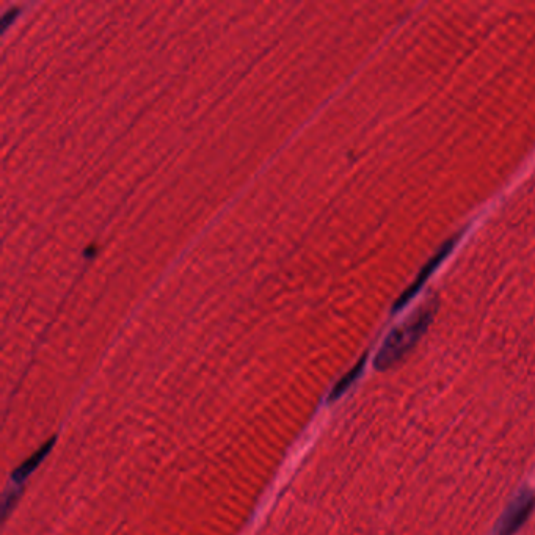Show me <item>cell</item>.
Segmentation results:
<instances>
[{
	"instance_id": "1",
	"label": "cell",
	"mask_w": 535,
	"mask_h": 535,
	"mask_svg": "<svg viewBox=\"0 0 535 535\" xmlns=\"http://www.w3.org/2000/svg\"><path fill=\"white\" fill-rule=\"evenodd\" d=\"M430 319H432L430 311L419 310L410 321L393 330L390 336L386 338L385 343H383L377 358H375V368L383 371V369L390 368L394 363L401 360L408 350L418 343L421 335L426 332Z\"/></svg>"
},
{
	"instance_id": "2",
	"label": "cell",
	"mask_w": 535,
	"mask_h": 535,
	"mask_svg": "<svg viewBox=\"0 0 535 535\" xmlns=\"http://www.w3.org/2000/svg\"><path fill=\"white\" fill-rule=\"evenodd\" d=\"M535 507V495L532 492H521L517 498L512 501L506 514L499 521L495 535H515L521 526L525 525L526 520L531 517L532 510Z\"/></svg>"
},
{
	"instance_id": "3",
	"label": "cell",
	"mask_w": 535,
	"mask_h": 535,
	"mask_svg": "<svg viewBox=\"0 0 535 535\" xmlns=\"http://www.w3.org/2000/svg\"><path fill=\"white\" fill-rule=\"evenodd\" d=\"M457 244V237H454V239H451V241L446 242L443 247H441L440 252L437 253V255L434 256V258L430 259L429 263H427V266L424 267L421 272H419L418 278H416L415 283L410 286V288L405 291V294L402 295L401 299H399V302L396 303V306H394V310H401L402 306L407 305L408 300H412L413 297H415L416 294H418L419 289H421V286H423L424 283H426L427 278L430 277V273L434 272L435 269H437L438 264L443 261V259L446 258V256L451 253L452 248H454V245Z\"/></svg>"
},
{
	"instance_id": "4",
	"label": "cell",
	"mask_w": 535,
	"mask_h": 535,
	"mask_svg": "<svg viewBox=\"0 0 535 535\" xmlns=\"http://www.w3.org/2000/svg\"><path fill=\"white\" fill-rule=\"evenodd\" d=\"M52 443H54V440L48 441L40 451L35 452L30 459H27L26 462L19 466L15 476H13V481H15L16 484H21V482L26 481L27 477L32 474V471H35V468L40 465L41 460H43L44 457H46V454L51 451Z\"/></svg>"
},
{
	"instance_id": "5",
	"label": "cell",
	"mask_w": 535,
	"mask_h": 535,
	"mask_svg": "<svg viewBox=\"0 0 535 535\" xmlns=\"http://www.w3.org/2000/svg\"><path fill=\"white\" fill-rule=\"evenodd\" d=\"M363 364L364 360H361L360 363H358L357 366H355V368L352 369V371H350L349 374H347L346 377H344V379L338 383V385H336V388L332 393V401L333 399H336V397L341 396V394H343L344 391H346L347 388L354 383V380L357 379L358 375H360L361 369H363Z\"/></svg>"
}]
</instances>
